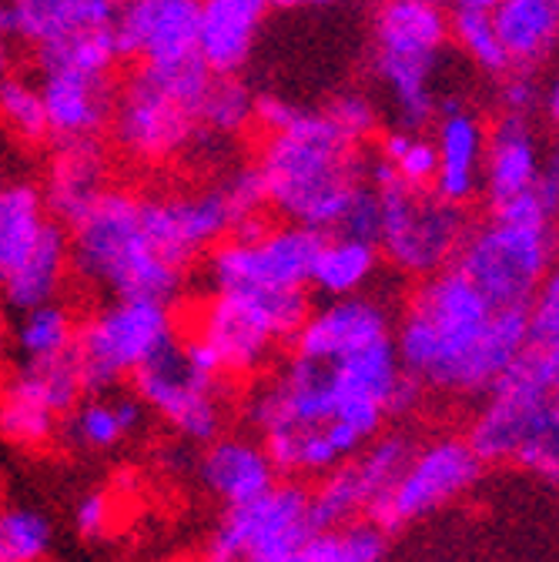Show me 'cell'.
Returning a JSON list of instances; mask_svg holds the SVG:
<instances>
[{"label":"cell","mask_w":559,"mask_h":562,"mask_svg":"<svg viewBox=\"0 0 559 562\" xmlns=\"http://www.w3.org/2000/svg\"><path fill=\"white\" fill-rule=\"evenodd\" d=\"M265 4H271V0H265Z\"/></svg>","instance_id":"91938a15"},{"label":"cell","mask_w":559,"mask_h":562,"mask_svg":"<svg viewBox=\"0 0 559 562\" xmlns=\"http://www.w3.org/2000/svg\"><path fill=\"white\" fill-rule=\"evenodd\" d=\"M392 308L372 295L322 302L299 325L292 338V356L315 366H335L372 345L392 341Z\"/></svg>","instance_id":"ac0fdd59"},{"label":"cell","mask_w":559,"mask_h":562,"mask_svg":"<svg viewBox=\"0 0 559 562\" xmlns=\"http://www.w3.org/2000/svg\"><path fill=\"white\" fill-rule=\"evenodd\" d=\"M539 134L533 121L503 114L493 131H485V151H482V188L489 207H500L519 194H526L543 168Z\"/></svg>","instance_id":"44dd1931"},{"label":"cell","mask_w":559,"mask_h":562,"mask_svg":"<svg viewBox=\"0 0 559 562\" xmlns=\"http://www.w3.org/2000/svg\"><path fill=\"white\" fill-rule=\"evenodd\" d=\"M533 198L543 204V211L549 218H556V211H559V171H556V158H546L543 168H539V178L536 184L529 188Z\"/></svg>","instance_id":"7dc6e473"},{"label":"cell","mask_w":559,"mask_h":562,"mask_svg":"<svg viewBox=\"0 0 559 562\" xmlns=\"http://www.w3.org/2000/svg\"><path fill=\"white\" fill-rule=\"evenodd\" d=\"M379 158L392 165L395 178L412 191H429L436 178V148L433 137L409 134V131H385L379 137Z\"/></svg>","instance_id":"8d00e7d4"},{"label":"cell","mask_w":559,"mask_h":562,"mask_svg":"<svg viewBox=\"0 0 559 562\" xmlns=\"http://www.w3.org/2000/svg\"><path fill=\"white\" fill-rule=\"evenodd\" d=\"M142 228L168 265L191 271L232 235L235 222L215 184L191 194H142Z\"/></svg>","instance_id":"2e32d148"},{"label":"cell","mask_w":559,"mask_h":562,"mask_svg":"<svg viewBox=\"0 0 559 562\" xmlns=\"http://www.w3.org/2000/svg\"><path fill=\"white\" fill-rule=\"evenodd\" d=\"M131 385L134 398L145 405V412H155L178 439L208 446L225 432V405L232 382L191 372L178 345L168 356L155 359L142 372H134Z\"/></svg>","instance_id":"5bb4252c"},{"label":"cell","mask_w":559,"mask_h":562,"mask_svg":"<svg viewBox=\"0 0 559 562\" xmlns=\"http://www.w3.org/2000/svg\"><path fill=\"white\" fill-rule=\"evenodd\" d=\"M489 21H493V31L503 44L510 70L536 75L552 57L559 24V11L552 0H500L489 11Z\"/></svg>","instance_id":"4316f807"},{"label":"cell","mask_w":559,"mask_h":562,"mask_svg":"<svg viewBox=\"0 0 559 562\" xmlns=\"http://www.w3.org/2000/svg\"><path fill=\"white\" fill-rule=\"evenodd\" d=\"M552 4H559V0H552Z\"/></svg>","instance_id":"680465c9"},{"label":"cell","mask_w":559,"mask_h":562,"mask_svg":"<svg viewBox=\"0 0 559 562\" xmlns=\"http://www.w3.org/2000/svg\"><path fill=\"white\" fill-rule=\"evenodd\" d=\"M228 211H232V222L242 225L245 218H255V215H265L268 207V194H265V181H261V171L251 165V168H238L232 171L222 184H219Z\"/></svg>","instance_id":"b9f144b4"},{"label":"cell","mask_w":559,"mask_h":562,"mask_svg":"<svg viewBox=\"0 0 559 562\" xmlns=\"http://www.w3.org/2000/svg\"><path fill=\"white\" fill-rule=\"evenodd\" d=\"M533 191L489 207V218L469 225L452 268L493 308H526L552 274L556 232Z\"/></svg>","instance_id":"5b68a950"},{"label":"cell","mask_w":559,"mask_h":562,"mask_svg":"<svg viewBox=\"0 0 559 562\" xmlns=\"http://www.w3.org/2000/svg\"><path fill=\"white\" fill-rule=\"evenodd\" d=\"M198 479L225 509L245 506L275 488V482H282L261 442L248 436H219L208 442L198 459Z\"/></svg>","instance_id":"603a6c76"},{"label":"cell","mask_w":559,"mask_h":562,"mask_svg":"<svg viewBox=\"0 0 559 562\" xmlns=\"http://www.w3.org/2000/svg\"><path fill=\"white\" fill-rule=\"evenodd\" d=\"M389 552V536L379 532L372 522L356 519L335 529L312 532L295 562H382Z\"/></svg>","instance_id":"1f68e13d"},{"label":"cell","mask_w":559,"mask_h":562,"mask_svg":"<svg viewBox=\"0 0 559 562\" xmlns=\"http://www.w3.org/2000/svg\"><path fill=\"white\" fill-rule=\"evenodd\" d=\"M145 405L134 398V392L121 395H98L88 402H78L64 415V439L81 452H108L121 446L127 436H134L145 426Z\"/></svg>","instance_id":"f1b7e54d"},{"label":"cell","mask_w":559,"mask_h":562,"mask_svg":"<svg viewBox=\"0 0 559 562\" xmlns=\"http://www.w3.org/2000/svg\"><path fill=\"white\" fill-rule=\"evenodd\" d=\"M11 37L31 47L101 31L111 24L118 0H4Z\"/></svg>","instance_id":"484cf974"},{"label":"cell","mask_w":559,"mask_h":562,"mask_svg":"<svg viewBox=\"0 0 559 562\" xmlns=\"http://www.w3.org/2000/svg\"><path fill=\"white\" fill-rule=\"evenodd\" d=\"M500 104L503 114L533 121V114H539L543 104V85L536 81V75H526V70H510V75L500 78Z\"/></svg>","instance_id":"f6af8a7d"},{"label":"cell","mask_w":559,"mask_h":562,"mask_svg":"<svg viewBox=\"0 0 559 562\" xmlns=\"http://www.w3.org/2000/svg\"><path fill=\"white\" fill-rule=\"evenodd\" d=\"M449 41H456L466 57L485 70V75H510V60L503 54V44L493 31V21H489V14L482 11H462V8H452L449 14Z\"/></svg>","instance_id":"74e56055"},{"label":"cell","mask_w":559,"mask_h":562,"mask_svg":"<svg viewBox=\"0 0 559 562\" xmlns=\"http://www.w3.org/2000/svg\"><path fill=\"white\" fill-rule=\"evenodd\" d=\"M161 562H198V559H185V555H178V559H161Z\"/></svg>","instance_id":"6f0895ef"},{"label":"cell","mask_w":559,"mask_h":562,"mask_svg":"<svg viewBox=\"0 0 559 562\" xmlns=\"http://www.w3.org/2000/svg\"><path fill=\"white\" fill-rule=\"evenodd\" d=\"M67 271H71V235L64 225L47 222L31 255L18 265V271L0 285V302L14 315L57 302Z\"/></svg>","instance_id":"d4e9b609"},{"label":"cell","mask_w":559,"mask_h":562,"mask_svg":"<svg viewBox=\"0 0 559 562\" xmlns=\"http://www.w3.org/2000/svg\"><path fill=\"white\" fill-rule=\"evenodd\" d=\"M278 8H332V4H342V0H271Z\"/></svg>","instance_id":"816d5d0a"},{"label":"cell","mask_w":559,"mask_h":562,"mask_svg":"<svg viewBox=\"0 0 559 562\" xmlns=\"http://www.w3.org/2000/svg\"><path fill=\"white\" fill-rule=\"evenodd\" d=\"M37 94L47 117V137L54 145L67 140H101L114 111V75L88 70H41Z\"/></svg>","instance_id":"d6986e66"},{"label":"cell","mask_w":559,"mask_h":562,"mask_svg":"<svg viewBox=\"0 0 559 562\" xmlns=\"http://www.w3.org/2000/svg\"><path fill=\"white\" fill-rule=\"evenodd\" d=\"M37 188L44 198L47 218L71 232L108 191V158H104L101 140H67V145H54L44 184Z\"/></svg>","instance_id":"ffe728a7"},{"label":"cell","mask_w":559,"mask_h":562,"mask_svg":"<svg viewBox=\"0 0 559 562\" xmlns=\"http://www.w3.org/2000/svg\"><path fill=\"white\" fill-rule=\"evenodd\" d=\"M201 0H118L108 24L118 60L161 70L198 57Z\"/></svg>","instance_id":"e0dca14e"},{"label":"cell","mask_w":559,"mask_h":562,"mask_svg":"<svg viewBox=\"0 0 559 562\" xmlns=\"http://www.w3.org/2000/svg\"><path fill=\"white\" fill-rule=\"evenodd\" d=\"M456 8H462V11H482V14H489L493 11L500 0H452Z\"/></svg>","instance_id":"f5cc1de1"},{"label":"cell","mask_w":559,"mask_h":562,"mask_svg":"<svg viewBox=\"0 0 559 562\" xmlns=\"http://www.w3.org/2000/svg\"><path fill=\"white\" fill-rule=\"evenodd\" d=\"M392 348L402 372L426 392L476 398L526 348V308H493L449 265L405 299Z\"/></svg>","instance_id":"6da1fadb"},{"label":"cell","mask_w":559,"mask_h":562,"mask_svg":"<svg viewBox=\"0 0 559 562\" xmlns=\"http://www.w3.org/2000/svg\"><path fill=\"white\" fill-rule=\"evenodd\" d=\"M322 235L299 225H271L258 241H219L204 255L212 295H292L309 292V271Z\"/></svg>","instance_id":"30bf717a"},{"label":"cell","mask_w":559,"mask_h":562,"mask_svg":"<svg viewBox=\"0 0 559 562\" xmlns=\"http://www.w3.org/2000/svg\"><path fill=\"white\" fill-rule=\"evenodd\" d=\"M379 268H382V255L372 241L322 235L309 271V289L318 292L325 302L366 295Z\"/></svg>","instance_id":"83f0119b"},{"label":"cell","mask_w":559,"mask_h":562,"mask_svg":"<svg viewBox=\"0 0 559 562\" xmlns=\"http://www.w3.org/2000/svg\"><path fill=\"white\" fill-rule=\"evenodd\" d=\"M0 513H4V479H0Z\"/></svg>","instance_id":"11a10c76"},{"label":"cell","mask_w":559,"mask_h":562,"mask_svg":"<svg viewBox=\"0 0 559 562\" xmlns=\"http://www.w3.org/2000/svg\"><path fill=\"white\" fill-rule=\"evenodd\" d=\"M54 549V522L31 506L0 513V562H44Z\"/></svg>","instance_id":"d590c367"},{"label":"cell","mask_w":559,"mask_h":562,"mask_svg":"<svg viewBox=\"0 0 559 562\" xmlns=\"http://www.w3.org/2000/svg\"><path fill=\"white\" fill-rule=\"evenodd\" d=\"M309 312V292L208 295L191 335L215 351L228 379H245L261 372L282 345H292Z\"/></svg>","instance_id":"ba28073f"},{"label":"cell","mask_w":559,"mask_h":562,"mask_svg":"<svg viewBox=\"0 0 559 562\" xmlns=\"http://www.w3.org/2000/svg\"><path fill=\"white\" fill-rule=\"evenodd\" d=\"M482 465H516L546 485L559 479V348L526 345L485 392L462 436Z\"/></svg>","instance_id":"3957f363"},{"label":"cell","mask_w":559,"mask_h":562,"mask_svg":"<svg viewBox=\"0 0 559 562\" xmlns=\"http://www.w3.org/2000/svg\"><path fill=\"white\" fill-rule=\"evenodd\" d=\"M332 235H345V238H359V241H379V198L369 184H362L348 207L342 211L338 228Z\"/></svg>","instance_id":"ee69618b"},{"label":"cell","mask_w":559,"mask_h":562,"mask_svg":"<svg viewBox=\"0 0 559 562\" xmlns=\"http://www.w3.org/2000/svg\"><path fill=\"white\" fill-rule=\"evenodd\" d=\"M433 148H436V178L429 191L446 204L466 207L472 198H479L482 188V151H485L482 121L469 108L439 114Z\"/></svg>","instance_id":"cb8c5ba5"},{"label":"cell","mask_w":559,"mask_h":562,"mask_svg":"<svg viewBox=\"0 0 559 562\" xmlns=\"http://www.w3.org/2000/svg\"><path fill=\"white\" fill-rule=\"evenodd\" d=\"M14 37H11V24H8V8L4 0H0V78L11 70V57H14Z\"/></svg>","instance_id":"681fc988"},{"label":"cell","mask_w":559,"mask_h":562,"mask_svg":"<svg viewBox=\"0 0 559 562\" xmlns=\"http://www.w3.org/2000/svg\"><path fill=\"white\" fill-rule=\"evenodd\" d=\"M8 351H11V335H8V322L0 318V372L8 366Z\"/></svg>","instance_id":"db71d44e"},{"label":"cell","mask_w":559,"mask_h":562,"mask_svg":"<svg viewBox=\"0 0 559 562\" xmlns=\"http://www.w3.org/2000/svg\"><path fill=\"white\" fill-rule=\"evenodd\" d=\"M34 64H37V75L41 70H88V75H114V44L108 27L101 31H85V34H71V37H60L51 44L34 47Z\"/></svg>","instance_id":"836d02e7"},{"label":"cell","mask_w":559,"mask_h":562,"mask_svg":"<svg viewBox=\"0 0 559 562\" xmlns=\"http://www.w3.org/2000/svg\"><path fill=\"white\" fill-rule=\"evenodd\" d=\"M71 519H75V532L85 542L108 539L111 529H114V496L104 488L85 492V496L78 499V506H75V513H71Z\"/></svg>","instance_id":"7bdbcfd3"},{"label":"cell","mask_w":559,"mask_h":562,"mask_svg":"<svg viewBox=\"0 0 559 562\" xmlns=\"http://www.w3.org/2000/svg\"><path fill=\"white\" fill-rule=\"evenodd\" d=\"M255 94L242 78H212L198 104V124L208 137H238L251 127Z\"/></svg>","instance_id":"e575fe53"},{"label":"cell","mask_w":559,"mask_h":562,"mask_svg":"<svg viewBox=\"0 0 559 562\" xmlns=\"http://www.w3.org/2000/svg\"><path fill=\"white\" fill-rule=\"evenodd\" d=\"M47 211L34 181H0V285L37 245Z\"/></svg>","instance_id":"f546056e"},{"label":"cell","mask_w":559,"mask_h":562,"mask_svg":"<svg viewBox=\"0 0 559 562\" xmlns=\"http://www.w3.org/2000/svg\"><path fill=\"white\" fill-rule=\"evenodd\" d=\"M108 131L131 161L148 168H161L191 155L208 137L198 124V114L155 85L142 67L118 88Z\"/></svg>","instance_id":"4fadbf2b"},{"label":"cell","mask_w":559,"mask_h":562,"mask_svg":"<svg viewBox=\"0 0 559 562\" xmlns=\"http://www.w3.org/2000/svg\"><path fill=\"white\" fill-rule=\"evenodd\" d=\"M328 117V124L353 145H366V140L379 131V108L369 94L362 91H345L338 98H332L322 111Z\"/></svg>","instance_id":"ab89813d"},{"label":"cell","mask_w":559,"mask_h":562,"mask_svg":"<svg viewBox=\"0 0 559 562\" xmlns=\"http://www.w3.org/2000/svg\"><path fill=\"white\" fill-rule=\"evenodd\" d=\"M482 462L469 449L462 436H439L426 446H415L392 492L366 513L379 532L395 536L412 522H423L462 499L466 492L482 479Z\"/></svg>","instance_id":"7c38bea8"},{"label":"cell","mask_w":559,"mask_h":562,"mask_svg":"<svg viewBox=\"0 0 559 562\" xmlns=\"http://www.w3.org/2000/svg\"><path fill=\"white\" fill-rule=\"evenodd\" d=\"M539 111H546L549 124H556V117H559V88H556V81H549V85H546Z\"/></svg>","instance_id":"f907efd6"},{"label":"cell","mask_w":559,"mask_h":562,"mask_svg":"<svg viewBox=\"0 0 559 562\" xmlns=\"http://www.w3.org/2000/svg\"><path fill=\"white\" fill-rule=\"evenodd\" d=\"M299 104H292L289 98L282 94H255V104H251V124H258L261 131L268 134H278L286 131L295 117H299Z\"/></svg>","instance_id":"bcb514c9"},{"label":"cell","mask_w":559,"mask_h":562,"mask_svg":"<svg viewBox=\"0 0 559 562\" xmlns=\"http://www.w3.org/2000/svg\"><path fill=\"white\" fill-rule=\"evenodd\" d=\"M526 345L559 348V278H556V271L543 281L526 305Z\"/></svg>","instance_id":"60d3db41"},{"label":"cell","mask_w":559,"mask_h":562,"mask_svg":"<svg viewBox=\"0 0 559 562\" xmlns=\"http://www.w3.org/2000/svg\"><path fill=\"white\" fill-rule=\"evenodd\" d=\"M71 356L21 362L0 382V439L18 449H41L57 436L60 418L81 402Z\"/></svg>","instance_id":"9a60e30c"},{"label":"cell","mask_w":559,"mask_h":562,"mask_svg":"<svg viewBox=\"0 0 559 562\" xmlns=\"http://www.w3.org/2000/svg\"><path fill=\"white\" fill-rule=\"evenodd\" d=\"M418 4H436V8H443L446 0H418Z\"/></svg>","instance_id":"9f6ffc18"},{"label":"cell","mask_w":559,"mask_h":562,"mask_svg":"<svg viewBox=\"0 0 559 562\" xmlns=\"http://www.w3.org/2000/svg\"><path fill=\"white\" fill-rule=\"evenodd\" d=\"M449 44V14L418 0H379L372 21V70L389 91L399 131L418 134L436 121L433 78Z\"/></svg>","instance_id":"8992f818"},{"label":"cell","mask_w":559,"mask_h":562,"mask_svg":"<svg viewBox=\"0 0 559 562\" xmlns=\"http://www.w3.org/2000/svg\"><path fill=\"white\" fill-rule=\"evenodd\" d=\"M181 341L175 308L111 299L78 325L71 359L81 395H111L124 379L142 372Z\"/></svg>","instance_id":"52a82bcc"},{"label":"cell","mask_w":559,"mask_h":562,"mask_svg":"<svg viewBox=\"0 0 559 562\" xmlns=\"http://www.w3.org/2000/svg\"><path fill=\"white\" fill-rule=\"evenodd\" d=\"M312 532L309 488L286 479L265 496L225 509L201 562H295Z\"/></svg>","instance_id":"8fae6325"},{"label":"cell","mask_w":559,"mask_h":562,"mask_svg":"<svg viewBox=\"0 0 559 562\" xmlns=\"http://www.w3.org/2000/svg\"><path fill=\"white\" fill-rule=\"evenodd\" d=\"M412 452H415V442L409 436L382 432L372 442H366V449L356 459H348V465H353V472H356V482L362 488L366 513L389 496L395 479L405 469V462L412 459ZM366 513H362V519H366Z\"/></svg>","instance_id":"4dcf8cb0"},{"label":"cell","mask_w":559,"mask_h":562,"mask_svg":"<svg viewBox=\"0 0 559 562\" xmlns=\"http://www.w3.org/2000/svg\"><path fill=\"white\" fill-rule=\"evenodd\" d=\"M366 161L362 148L345 140L322 111L302 108L286 131L268 134L255 168L278 218L332 235L353 194L366 184Z\"/></svg>","instance_id":"7a4b0ae2"},{"label":"cell","mask_w":559,"mask_h":562,"mask_svg":"<svg viewBox=\"0 0 559 562\" xmlns=\"http://www.w3.org/2000/svg\"><path fill=\"white\" fill-rule=\"evenodd\" d=\"M71 235V268L118 302H152L175 308L188 271L168 265L142 228V194L108 188Z\"/></svg>","instance_id":"277c9868"},{"label":"cell","mask_w":559,"mask_h":562,"mask_svg":"<svg viewBox=\"0 0 559 562\" xmlns=\"http://www.w3.org/2000/svg\"><path fill=\"white\" fill-rule=\"evenodd\" d=\"M376 198H379L376 248L392 268L423 281L452 265L469 232L466 207L446 204L433 191H412L402 181L379 188Z\"/></svg>","instance_id":"9c48e42d"},{"label":"cell","mask_w":559,"mask_h":562,"mask_svg":"<svg viewBox=\"0 0 559 562\" xmlns=\"http://www.w3.org/2000/svg\"><path fill=\"white\" fill-rule=\"evenodd\" d=\"M265 0H201L198 57L212 78H238L255 50Z\"/></svg>","instance_id":"7402d4cb"},{"label":"cell","mask_w":559,"mask_h":562,"mask_svg":"<svg viewBox=\"0 0 559 562\" xmlns=\"http://www.w3.org/2000/svg\"><path fill=\"white\" fill-rule=\"evenodd\" d=\"M0 121H4L11 134L21 137L24 145H41V140H47V117H44L37 85L14 78V75L0 78Z\"/></svg>","instance_id":"f35d334b"},{"label":"cell","mask_w":559,"mask_h":562,"mask_svg":"<svg viewBox=\"0 0 559 562\" xmlns=\"http://www.w3.org/2000/svg\"><path fill=\"white\" fill-rule=\"evenodd\" d=\"M78 335V322L64 305L51 302L41 308H31L18 318L14 345L24 362H51L60 356H71Z\"/></svg>","instance_id":"d6a6232c"},{"label":"cell","mask_w":559,"mask_h":562,"mask_svg":"<svg viewBox=\"0 0 559 562\" xmlns=\"http://www.w3.org/2000/svg\"><path fill=\"white\" fill-rule=\"evenodd\" d=\"M423 395H426V389L418 385L412 375L402 372V379L395 382V389H392V395H389V418H399V415L412 412L418 402H423Z\"/></svg>","instance_id":"c3c4849f"}]
</instances>
